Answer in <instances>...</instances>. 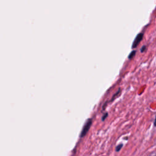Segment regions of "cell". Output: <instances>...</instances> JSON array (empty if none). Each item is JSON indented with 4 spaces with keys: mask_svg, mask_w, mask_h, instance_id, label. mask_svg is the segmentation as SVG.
Returning a JSON list of instances; mask_svg holds the SVG:
<instances>
[{
    "mask_svg": "<svg viewBox=\"0 0 156 156\" xmlns=\"http://www.w3.org/2000/svg\"><path fill=\"white\" fill-rule=\"evenodd\" d=\"M108 112H106V113H105L104 114V115H103V117H102V119H101V120H102L103 121H104L107 118V117H108Z\"/></svg>",
    "mask_w": 156,
    "mask_h": 156,
    "instance_id": "obj_6",
    "label": "cell"
},
{
    "mask_svg": "<svg viewBox=\"0 0 156 156\" xmlns=\"http://www.w3.org/2000/svg\"><path fill=\"white\" fill-rule=\"evenodd\" d=\"M92 123H93V121H92V118L88 119L86 121L84 125V126L83 127V129H82V131H81L80 135H79V137L80 139L84 137L85 135H87L88 132H89V130H90V127H91V126L92 125Z\"/></svg>",
    "mask_w": 156,
    "mask_h": 156,
    "instance_id": "obj_1",
    "label": "cell"
},
{
    "mask_svg": "<svg viewBox=\"0 0 156 156\" xmlns=\"http://www.w3.org/2000/svg\"><path fill=\"white\" fill-rule=\"evenodd\" d=\"M120 93H121V89H119L118 90V92H117L116 93L113 94V96L112 97V98L111 101H114L115 99H116V98H117V97H118V96L120 95Z\"/></svg>",
    "mask_w": 156,
    "mask_h": 156,
    "instance_id": "obj_3",
    "label": "cell"
},
{
    "mask_svg": "<svg viewBox=\"0 0 156 156\" xmlns=\"http://www.w3.org/2000/svg\"><path fill=\"white\" fill-rule=\"evenodd\" d=\"M135 54H136V51L135 50H134L132 52H131V53L129 54V56H128L129 59H132L135 56Z\"/></svg>",
    "mask_w": 156,
    "mask_h": 156,
    "instance_id": "obj_5",
    "label": "cell"
},
{
    "mask_svg": "<svg viewBox=\"0 0 156 156\" xmlns=\"http://www.w3.org/2000/svg\"><path fill=\"white\" fill-rule=\"evenodd\" d=\"M150 156H155V154H150Z\"/></svg>",
    "mask_w": 156,
    "mask_h": 156,
    "instance_id": "obj_9",
    "label": "cell"
},
{
    "mask_svg": "<svg viewBox=\"0 0 156 156\" xmlns=\"http://www.w3.org/2000/svg\"><path fill=\"white\" fill-rule=\"evenodd\" d=\"M107 101H106V102L104 104V105L103 106V110H104L105 109V108H106V105H107Z\"/></svg>",
    "mask_w": 156,
    "mask_h": 156,
    "instance_id": "obj_8",
    "label": "cell"
},
{
    "mask_svg": "<svg viewBox=\"0 0 156 156\" xmlns=\"http://www.w3.org/2000/svg\"><path fill=\"white\" fill-rule=\"evenodd\" d=\"M146 46H145V45H144V46H143V47H142V48H141V50H140V51L141 52H143L145 50H146Z\"/></svg>",
    "mask_w": 156,
    "mask_h": 156,
    "instance_id": "obj_7",
    "label": "cell"
},
{
    "mask_svg": "<svg viewBox=\"0 0 156 156\" xmlns=\"http://www.w3.org/2000/svg\"><path fill=\"white\" fill-rule=\"evenodd\" d=\"M143 34L141 33V32H140L139 34L136 36V37L135 38L134 42H133L132 48L133 49L136 48V47L139 45V44L140 43L142 39H143Z\"/></svg>",
    "mask_w": 156,
    "mask_h": 156,
    "instance_id": "obj_2",
    "label": "cell"
},
{
    "mask_svg": "<svg viewBox=\"0 0 156 156\" xmlns=\"http://www.w3.org/2000/svg\"><path fill=\"white\" fill-rule=\"evenodd\" d=\"M123 143L119 144L118 145H117L116 146V148H115V151H116V152H120L121 151V149H122V148H123Z\"/></svg>",
    "mask_w": 156,
    "mask_h": 156,
    "instance_id": "obj_4",
    "label": "cell"
}]
</instances>
